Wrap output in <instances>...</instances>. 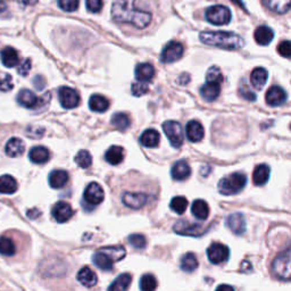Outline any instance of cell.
<instances>
[{
	"instance_id": "6da1fadb",
	"label": "cell",
	"mask_w": 291,
	"mask_h": 291,
	"mask_svg": "<svg viewBox=\"0 0 291 291\" xmlns=\"http://www.w3.org/2000/svg\"><path fill=\"white\" fill-rule=\"evenodd\" d=\"M112 17L115 22L146 29L151 22V13L138 6V0H114Z\"/></svg>"
},
{
	"instance_id": "7a4b0ae2",
	"label": "cell",
	"mask_w": 291,
	"mask_h": 291,
	"mask_svg": "<svg viewBox=\"0 0 291 291\" xmlns=\"http://www.w3.org/2000/svg\"><path fill=\"white\" fill-rule=\"evenodd\" d=\"M199 39L205 45L226 50L240 49L245 46V40L239 34L225 31H204Z\"/></svg>"
},
{
	"instance_id": "3957f363",
	"label": "cell",
	"mask_w": 291,
	"mask_h": 291,
	"mask_svg": "<svg viewBox=\"0 0 291 291\" xmlns=\"http://www.w3.org/2000/svg\"><path fill=\"white\" fill-rule=\"evenodd\" d=\"M272 274L281 281H291V245L275 257L272 263Z\"/></svg>"
},
{
	"instance_id": "277c9868",
	"label": "cell",
	"mask_w": 291,
	"mask_h": 291,
	"mask_svg": "<svg viewBox=\"0 0 291 291\" xmlns=\"http://www.w3.org/2000/svg\"><path fill=\"white\" fill-rule=\"evenodd\" d=\"M247 177L243 173L237 172L223 178L219 182V191L224 196L239 193L246 187Z\"/></svg>"
},
{
	"instance_id": "5b68a950",
	"label": "cell",
	"mask_w": 291,
	"mask_h": 291,
	"mask_svg": "<svg viewBox=\"0 0 291 291\" xmlns=\"http://www.w3.org/2000/svg\"><path fill=\"white\" fill-rule=\"evenodd\" d=\"M205 17L210 24L214 25H226L231 22L232 15L230 9L222 6V5H215L206 9Z\"/></svg>"
},
{
	"instance_id": "8992f818",
	"label": "cell",
	"mask_w": 291,
	"mask_h": 291,
	"mask_svg": "<svg viewBox=\"0 0 291 291\" xmlns=\"http://www.w3.org/2000/svg\"><path fill=\"white\" fill-rule=\"evenodd\" d=\"M163 130L174 148H180L183 144V131L180 123L176 121H166L163 124Z\"/></svg>"
},
{
	"instance_id": "52a82bcc",
	"label": "cell",
	"mask_w": 291,
	"mask_h": 291,
	"mask_svg": "<svg viewBox=\"0 0 291 291\" xmlns=\"http://www.w3.org/2000/svg\"><path fill=\"white\" fill-rule=\"evenodd\" d=\"M58 99L63 107L66 109H72L80 105V94L70 87H62L58 91Z\"/></svg>"
},
{
	"instance_id": "ba28073f",
	"label": "cell",
	"mask_w": 291,
	"mask_h": 291,
	"mask_svg": "<svg viewBox=\"0 0 291 291\" xmlns=\"http://www.w3.org/2000/svg\"><path fill=\"white\" fill-rule=\"evenodd\" d=\"M183 46L178 41H171L164 47L161 55V61L165 64H171L179 61L183 55Z\"/></svg>"
},
{
	"instance_id": "9c48e42d",
	"label": "cell",
	"mask_w": 291,
	"mask_h": 291,
	"mask_svg": "<svg viewBox=\"0 0 291 291\" xmlns=\"http://www.w3.org/2000/svg\"><path fill=\"white\" fill-rule=\"evenodd\" d=\"M173 230L176 234L180 236H188V237H199L204 235L205 227L200 224L191 223L188 221H178L176 225L173 226Z\"/></svg>"
},
{
	"instance_id": "30bf717a",
	"label": "cell",
	"mask_w": 291,
	"mask_h": 291,
	"mask_svg": "<svg viewBox=\"0 0 291 291\" xmlns=\"http://www.w3.org/2000/svg\"><path fill=\"white\" fill-rule=\"evenodd\" d=\"M230 256V250L223 243L215 242L210 245L207 249V257L211 264H221Z\"/></svg>"
},
{
	"instance_id": "8fae6325",
	"label": "cell",
	"mask_w": 291,
	"mask_h": 291,
	"mask_svg": "<svg viewBox=\"0 0 291 291\" xmlns=\"http://www.w3.org/2000/svg\"><path fill=\"white\" fill-rule=\"evenodd\" d=\"M104 197L105 193L103 188L96 182L90 183L86 190H84V202L89 205H99L100 203H103Z\"/></svg>"
},
{
	"instance_id": "7c38bea8",
	"label": "cell",
	"mask_w": 291,
	"mask_h": 291,
	"mask_svg": "<svg viewBox=\"0 0 291 291\" xmlns=\"http://www.w3.org/2000/svg\"><path fill=\"white\" fill-rule=\"evenodd\" d=\"M225 223L227 229L237 236H241L246 232V219L241 213L230 214L226 218Z\"/></svg>"
},
{
	"instance_id": "4fadbf2b",
	"label": "cell",
	"mask_w": 291,
	"mask_h": 291,
	"mask_svg": "<svg viewBox=\"0 0 291 291\" xmlns=\"http://www.w3.org/2000/svg\"><path fill=\"white\" fill-rule=\"evenodd\" d=\"M42 99H44V98H39L34 92L30 91V90H28V89L21 90L18 96H17L18 104L21 106H23V107L29 108V109L38 108L42 103Z\"/></svg>"
},
{
	"instance_id": "5bb4252c",
	"label": "cell",
	"mask_w": 291,
	"mask_h": 291,
	"mask_svg": "<svg viewBox=\"0 0 291 291\" xmlns=\"http://www.w3.org/2000/svg\"><path fill=\"white\" fill-rule=\"evenodd\" d=\"M265 100L267 105L272 106V107H278V106H281L287 102V93L281 87L273 86L267 90Z\"/></svg>"
},
{
	"instance_id": "9a60e30c",
	"label": "cell",
	"mask_w": 291,
	"mask_h": 291,
	"mask_svg": "<svg viewBox=\"0 0 291 291\" xmlns=\"http://www.w3.org/2000/svg\"><path fill=\"white\" fill-rule=\"evenodd\" d=\"M122 202L132 209H139L148 203V196L138 192H125L122 197Z\"/></svg>"
},
{
	"instance_id": "2e32d148",
	"label": "cell",
	"mask_w": 291,
	"mask_h": 291,
	"mask_svg": "<svg viewBox=\"0 0 291 291\" xmlns=\"http://www.w3.org/2000/svg\"><path fill=\"white\" fill-rule=\"evenodd\" d=\"M52 218H54L58 223H65L68 220L72 219L73 216V209L70 204L60 202L57 203L51 209Z\"/></svg>"
},
{
	"instance_id": "e0dca14e",
	"label": "cell",
	"mask_w": 291,
	"mask_h": 291,
	"mask_svg": "<svg viewBox=\"0 0 291 291\" xmlns=\"http://www.w3.org/2000/svg\"><path fill=\"white\" fill-rule=\"evenodd\" d=\"M186 134L189 141L199 142L203 140L205 135V130L198 121H190L186 126Z\"/></svg>"
},
{
	"instance_id": "ac0fdd59",
	"label": "cell",
	"mask_w": 291,
	"mask_h": 291,
	"mask_svg": "<svg viewBox=\"0 0 291 291\" xmlns=\"http://www.w3.org/2000/svg\"><path fill=\"white\" fill-rule=\"evenodd\" d=\"M155 76V68L149 63L138 64L135 67V79L139 82L148 83Z\"/></svg>"
},
{
	"instance_id": "d6986e66",
	"label": "cell",
	"mask_w": 291,
	"mask_h": 291,
	"mask_svg": "<svg viewBox=\"0 0 291 291\" xmlns=\"http://www.w3.org/2000/svg\"><path fill=\"white\" fill-rule=\"evenodd\" d=\"M262 3L275 14H285L291 8V0H262Z\"/></svg>"
},
{
	"instance_id": "ffe728a7",
	"label": "cell",
	"mask_w": 291,
	"mask_h": 291,
	"mask_svg": "<svg viewBox=\"0 0 291 291\" xmlns=\"http://www.w3.org/2000/svg\"><path fill=\"white\" fill-rule=\"evenodd\" d=\"M172 178L177 181H183L190 177L191 174V168H190L189 164L186 161H179L174 164L172 167Z\"/></svg>"
},
{
	"instance_id": "44dd1931",
	"label": "cell",
	"mask_w": 291,
	"mask_h": 291,
	"mask_svg": "<svg viewBox=\"0 0 291 291\" xmlns=\"http://www.w3.org/2000/svg\"><path fill=\"white\" fill-rule=\"evenodd\" d=\"M254 38H255V41L258 45L267 46L268 44H271V41L273 40L274 32L268 26H258L255 30V33H254Z\"/></svg>"
},
{
	"instance_id": "7402d4cb",
	"label": "cell",
	"mask_w": 291,
	"mask_h": 291,
	"mask_svg": "<svg viewBox=\"0 0 291 291\" xmlns=\"http://www.w3.org/2000/svg\"><path fill=\"white\" fill-rule=\"evenodd\" d=\"M0 58H2L3 64L6 67H15L20 64V57L16 49L12 47H6L0 52Z\"/></svg>"
},
{
	"instance_id": "603a6c76",
	"label": "cell",
	"mask_w": 291,
	"mask_h": 291,
	"mask_svg": "<svg viewBox=\"0 0 291 291\" xmlns=\"http://www.w3.org/2000/svg\"><path fill=\"white\" fill-rule=\"evenodd\" d=\"M25 145L24 142L18 139V138H12L6 144L5 147V151H6L7 156L9 157H18L24 152Z\"/></svg>"
},
{
	"instance_id": "cb8c5ba5",
	"label": "cell",
	"mask_w": 291,
	"mask_h": 291,
	"mask_svg": "<svg viewBox=\"0 0 291 291\" xmlns=\"http://www.w3.org/2000/svg\"><path fill=\"white\" fill-rule=\"evenodd\" d=\"M77 280L79 282L84 285V287L91 288L97 283V274L94 273L91 268L86 266L79 271Z\"/></svg>"
},
{
	"instance_id": "d4e9b609",
	"label": "cell",
	"mask_w": 291,
	"mask_h": 291,
	"mask_svg": "<svg viewBox=\"0 0 291 291\" xmlns=\"http://www.w3.org/2000/svg\"><path fill=\"white\" fill-rule=\"evenodd\" d=\"M68 173L64 170H55L49 176V184L51 188L61 189L65 187L68 182Z\"/></svg>"
},
{
	"instance_id": "484cf974",
	"label": "cell",
	"mask_w": 291,
	"mask_h": 291,
	"mask_svg": "<svg viewBox=\"0 0 291 291\" xmlns=\"http://www.w3.org/2000/svg\"><path fill=\"white\" fill-rule=\"evenodd\" d=\"M92 259L94 265H96L98 268L103 269V271H110V269L113 268L114 265L113 259L102 249H99L96 254H94Z\"/></svg>"
},
{
	"instance_id": "4316f807",
	"label": "cell",
	"mask_w": 291,
	"mask_h": 291,
	"mask_svg": "<svg viewBox=\"0 0 291 291\" xmlns=\"http://www.w3.org/2000/svg\"><path fill=\"white\" fill-rule=\"evenodd\" d=\"M160 133L155 129H148L140 137V144L146 148H155L160 144Z\"/></svg>"
},
{
	"instance_id": "83f0119b",
	"label": "cell",
	"mask_w": 291,
	"mask_h": 291,
	"mask_svg": "<svg viewBox=\"0 0 291 291\" xmlns=\"http://www.w3.org/2000/svg\"><path fill=\"white\" fill-rule=\"evenodd\" d=\"M29 157L32 163L34 164H45L48 162L50 154L49 150L44 146L33 147L29 152Z\"/></svg>"
},
{
	"instance_id": "f1b7e54d",
	"label": "cell",
	"mask_w": 291,
	"mask_h": 291,
	"mask_svg": "<svg viewBox=\"0 0 291 291\" xmlns=\"http://www.w3.org/2000/svg\"><path fill=\"white\" fill-rule=\"evenodd\" d=\"M268 73L263 67H256L250 73V83L255 89H262L266 84Z\"/></svg>"
},
{
	"instance_id": "f546056e",
	"label": "cell",
	"mask_w": 291,
	"mask_h": 291,
	"mask_svg": "<svg viewBox=\"0 0 291 291\" xmlns=\"http://www.w3.org/2000/svg\"><path fill=\"white\" fill-rule=\"evenodd\" d=\"M221 84L219 83H206L200 88V94L206 102H213L220 96Z\"/></svg>"
},
{
	"instance_id": "4dcf8cb0",
	"label": "cell",
	"mask_w": 291,
	"mask_h": 291,
	"mask_svg": "<svg viewBox=\"0 0 291 291\" xmlns=\"http://www.w3.org/2000/svg\"><path fill=\"white\" fill-rule=\"evenodd\" d=\"M89 107L92 110V112L104 113L108 109L109 102L107 98L102 96V94H93V96L90 97Z\"/></svg>"
},
{
	"instance_id": "1f68e13d",
	"label": "cell",
	"mask_w": 291,
	"mask_h": 291,
	"mask_svg": "<svg viewBox=\"0 0 291 291\" xmlns=\"http://www.w3.org/2000/svg\"><path fill=\"white\" fill-rule=\"evenodd\" d=\"M269 167L266 164L257 165L253 173V182L255 186H264L269 179Z\"/></svg>"
},
{
	"instance_id": "d6a6232c",
	"label": "cell",
	"mask_w": 291,
	"mask_h": 291,
	"mask_svg": "<svg viewBox=\"0 0 291 291\" xmlns=\"http://www.w3.org/2000/svg\"><path fill=\"white\" fill-rule=\"evenodd\" d=\"M191 211L196 219H198L200 221H205L207 220L209 215V207L205 200L197 199L195 200L191 206Z\"/></svg>"
},
{
	"instance_id": "836d02e7",
	"label": "cell",
	"mask_w": 291,
	"mask_h": 291,
	"mask_svg": "<svg viewBox=\"0 0 291 291\" xmlns=\"http://www.w3.org/2000/svg\"><path fill=\"white\" fill-rule=\"evenodd\" d=\"M132 281V277L129 273H123L116 278L113 283L109 285L107 291H126L130 287Z\"/></svg>"
},
{
	"instance_id": "e575fe53",
	"label": "cell",
	"mask_w": 291,
	"mask_h": 291,
	"mask_svg": "<svg viewBox=\"0 0 291 291\" xmlns=\"http://www.w3.org/2000/svg\"><path fill=\"white\" fill-rule=\"evenodd\" d=\"M17 182L13 177L3 176L0 177V193L12 195L17 191Z\"/></svg>"
},
{
	"instance_id": "d590c367",
	"label": "cell",
	"mask_w": 291,
	"mask_h": 291,
	"mask_svg": "<svg viewBox=\"0 0 291 291\" xmlns=\"http://www.w3.org/2000/svg\"><path fill=\"white\" fill-rule=\"evenodd\" d=\"M105 158L109 164L112 165H119L122 162H123L124 158V151L123 148L119 146H112L109 149L106 151Z\"/></svg>"
},
{
	"instance_id": "8d00e7d4",
	"label": "cell",
	"mask_w": 291,
	"mask_h": 291,
	"mask_svg": "<svg viewBox=\"0 0 291 291\" xmlns=\"http://www.w3.org/2000/svg\"><path fill=\"white\" fill-rule=\"evenodd\" d=\"M180 267L184 272H193L198 267V259L195 254L187 253L180 259Z\"/></svg>"
},
{
	"instance_id": "74e56055",
	"label": "cell",
	"mask_w": 291,
	"mask_h": 291,
	"mask_svg": "<svg viewBox=\"0 0 291 291\" xmlns=\"http://www.w3.org/2000/svg\"><path fill=\"white\" fill-rule=\"evenodd\" d=\"M112 124L114 128L120 131H125L130 128L131 120L125 113H116L112 118Z\"/></svg>"
},
{
	"instance_id": "f35d334b",
	"label": "cell",
	"mask_w": 291,
	"mask_h": 291,
	"mask_svg": "<svg viewBox=\"0 0 291 291\" xmlns=\"http://www.w3.org/2000/svg\"><path fill=\"white\" fill-rule=\"evenodd\" d=\"M16 253V246L12 239L7 237H0V254L4 256H13Z\"/></svg>"
},
{
	"instance_id": "ab89813d",
	"label": "cell",
	"mask_w": 291,
	"mask_h": 291,
	"mask_svg": "<svg viewBox=\"0 0 291 291\" xmlns=\"http://www.w3.org/2000/svg\"><path fill=\"white\" fill-rule=\"evenodd\" d=\"M102 250H104L107 255L113 259V262H120L121 259H123L125 257V249L124 247L122 246H109L102 248Z\"/></svg>"
},
{
	"instance_id": "60d3db41",
	"label": "cell",
	"mask_w": 291,
	"mask_h": 291,
	"mask_svg": "<svg viewBox=\"0 0 291 291\" xmlns=\"http://www.w3.org/2000/svg\"><path fill=\"white\" fill-rule=\"evenodd\" d=\"M141 291H155L157 289V280L152 274H145L140 280Z\"/></svg>"
},
{
	"instance_id": "b9f144b4",
	"label": "cell",
	"mask_w": 291,
	"mask_h": 291,
	"mask_svg": "<svg viewBox=\"0 0 291 291\" xmlns=\"http://www.w3.org/2000/svg\"><path fill=\"white\" fill-rule=\"evenodd\" d=\"M171 209L176 211L178 214H183L188 207V200L182 197V196H178L171 200Z\"/></svg>"
},
{
	"instance_id": "7bdbcfd3",
	"label": "cell",
	"mask_w": 291,
	"mask_h": 291,
	"mask_svg": "<svg viewBox=\"0 0 291 291\" xmlns=\"http://www.w3.org/2000/svg\"><path fill=\"white\" fill-rule=\"evenodd\" d=\"M206 81L208 83H219V84L223 82V74H222L220 68L216 66L209 67L207 73H206Z\"/></svg>"
},
{
	"instance_id": "ee69618b",
	"label": "cell",
	"mask_w": 291,
	"mask_h": 291,
	"mask_svg": "<svg viewBox=\"0 0 291 291\" xmlns=\"http://www.w3.org/2000/svg\"><path fill=\"white\" fill-rule=\"evenodd\" d=\"M75 163L82 168H88L92 164V156L88 150H80L75 156Z\"/></svg>"
},
{
	"instance_id": "f6af8a7d",
	"label": "cell",
	"mask_w": 291,
	"mask_h": 291,
	"mask_svg": "<svg viewBox=\"0 0 291 291\" xmlns=\"http://www.w3.org/2000/svg\"><path fill=\"white\" fill-rule=\"evenodd\" d=\"M129 242L135 249H144L147 246V240L142 235H131L129 237Z\"/></svg>"
},
{
	"instance_id": "bcb514c9",
	"label": "cell",
	"mask_w": 291,
	"mask_h": 291,
	"mask_svg": "<svg viewBox=\"0 0 291 291\" xmlns=\"http://www.w3.org/2000/svg\"><path fill=\"white\" fill-rule=\"evenodd\" d=\"M239 94H240L241 98L247 100V102H255L256 98H257L256 94L251 91L249 87H248L247 84L245 83V81H242L241 86L239 88Z\"/></svg>"
},
{
	"instance_id": "7dc6e473",
	"label": "cell",
	"mask_w": 291,
	"mask_h": 291,
	"mask_svg": "<svg viewBox=\"0 0 291 291\" xmlns=\"http://www.w3.org/2000/svg\"><path fill=\"white\" fill-rule=\"evenodd\" d=\"M80 0H58V6L65 12H74L79 8Z\"/></svg>"
},
{
	"instance_id": "c3c4849f",
	"label": "cell",
	"mask_w": 291,
	"mask_h": 291,
	"mask_svg": "<svg viewBox=\"0 0 291 291\" xmlns=\"http://www.w3.org/2000/svg\"><path fill=\"white\" fill-rule=\"evenodd\" d=\"M131 90H132V93H133V96L140 97V96H144V94H146L148 91H149V88H148L147 83L138 81L132 84Z\"/></svg>"
},
{
	"instance_id": "681fc988",
	"label": "cell",
	"mask_w": 291,
	"mask_h": 291,
	"mask_svg": "<svg viewBox=\"0 0 291 291\" xmlns=\"http://www.w3.org/2000/svg\"><path fill=\"white\" fill-rule=\"evenodd\" d=\"M13 79L9 74H3V75H0V90H2L3 92L9 91V90L13 89Z\"/></svg>"
},
{
	"instance_id": "f907efd6",
	"label": "cell",
	"mask_w": 291,
	"mask_h": 291,
	"mask_svg": "<svg viewBox=\"0 0 291 291\" xmlns=\"http://www.w3.org/2000/svg\"><path fill=\"white\" fill-rule=\"evenodd\" d=\"M278 52L284 58H291V41H282L278 46Z\"/></svg>"
},
{
	"instance_id": "816d5d0a",
	"label": "cell",
	"mask_w": 291,
	"mask_h": 291,
	"mask_svg": "<svg viewBox=\"0 0 291 291\" xmlns=\"http://www.w3.org/2000/svg\"><path fill=\"white\" fill-rule=\"evenodd\" d=\"M86 6L89 12L99 13L103 8V0H86Z\"/></svg>"
},
{
	"instance_id": "f5cc1de1",
	"label": "cell",
	"mask_w": 291,
	"mask_h": 291,
	"mask_svg": "<svg viewBox=\"0 0 291 291\" xmlns=\"http://www.w3.org/2000/svg\"><path fill=\"white\" fill-rule=\"evenodd\" d=\"M30 70H31V60L30 58H25V60L21 62V64H18L17 73L20 74V75L26 76L29 74Z\"/></svg>"
},
{
	"instance_id": "db71d44e",
	"label": "cell",
	"mask_w": 291,
	"mask_h": 291,
	"mask_svg": "<svg viewBox=\"0 0 291 291\" xmlns=\"http://www.w3.org/2000/svg\"><path fill=\"white\" fill-rule=\"evenodd\" d=\"M26 134L31 138H41L45 134V130L39 128V126H30V128L26 130Z\"/></svg>"
},
{
	"instance_id": "11a10c76",
	"label": "cell",
	"mask_w": 291,
	"mask_h": 291,
	"mask_svg": "<svg viewBox=\"0 0 291 291\" xmlns=\"http://www.w3.org/2000/svg\"><path fill=\"white\" fill-rule=\"evenodd\" d=\"M33 84H34V87L36 88V90H42L45 88V79L42 77L41 75H36L34 79H33Z\"/></svg>"
},
{
	"instance_id": "9f6ffc18",
	"label": "cell",
	"mask_w": 291,
	"mask_h": 291,
	"mask_svg": "<svg viewBox=\"0 0 291 291\" xmlns=\"http://www.w3.org/2000/svg\"><path fill=\"white\" fill-rule=\"evenodd\" d=\"M40 215H41V211L36 208L28 210V216L30 219H36V218H39Z\"/></svg>"
},
{
	"instance_id": "6f0895ef",
	"label": "cell",
	"mask_w": 291,
	"mask_h": 291,
	"mask_svg": "<svg viewBox=\"0 0 291 291\" xmlns=\"http://www.w3.org/2000/svg\"><path fill=\"white\" fill-rule=\"evenodd\" d=\"M215 291H235V289L229 284H221L218 288H216Z\"/></svg>"
},
{
	"instance_id": "680465c9",
	"label": "cell",
	"mask_w": 291,
	"mask_h": 291,
	"mask_svg": "<svg viewBox=\"0 0 291 291\" xmlns=\"http://www.w3.org/2000/svg\"><path fill=\"white\" fill-rule=\"evenodd\" d=\"M190 80V77H189V75L188 74H182L181 76H180V79H179V82L181 83V84H186V83H188V81Z\"/></svg>"
},
{
	"instance_id": "91938a15",
	"label": "cell",
	"mask_w": 291,
	"mask_h": 291,
	"mask_svg": "<svg viewBox=\"0 0 291 291\" xmlns=\"http://www.w3.org/2000/svg\"><path fill=\"white\" fill-rule=\"evenodd\" d=\"M241 269L243 272H246V271H249V269H251V264L249 262H247L245 261L242 264H241Z\"/></svg>"
},
{
	"instance_id": "94428289",
	"label": "cell",
	"mask_w": 291,
	"mask_h": 291,
	"mask_svg": "<svg viewBox=\"0 0 291 291\" xmlns=\"http://www.w3.org/2000/svg\"><path fill=\"white\" fill-rule=\"evenodd\" d=\"M20 3L23 5H34L35 3H38V0H20Z\"/></svg>"
},
{
	"instance_id": "6125c7cd",
	"label": "cell",
	"mask_w": 291,
	"mask_h": 291,
	"mask_svg": "<svg viewBox=\"0 0 291 291\" xmlns=\"http://www.w3.org/2000/svg\"><path fill=\"white\" fill-rule=\"evenodd\" d=\"M232 3H235L237 6H239V7H241L242 9H246V6L245 5H243V3H242V0H231Z\"/></svg>"
},
{
	"instance_id": "be15d7a7",
	"label": "cell",
	"mask_w": 291,
	"mask_h": 291,
	"mask_svg": "<svg viewBox=\"0 0 291 291\" xmlns=\"http://www.w3.org/2000/svg\"><path fill=\"white\" fill-rule=\"evenodd\" d=\"M5 9H6V4H5L4 2H0V13L4 12Z\"/></svg>"
},
{
	"instance_id": "e7e4bbea",
	"label": "cell",
	"mask_w": 291,
	"mask_h": 291,
	"mask_svg": "<svg viewBox=\"0 0 291 291\" xmlns=\"http://www.w3.org/2000/svg\"><path fill=\"white\" fill-rule=\"evenodd\" d=\"M290 129H291V125H290Z\"/></svg>"
}]
</instances>
